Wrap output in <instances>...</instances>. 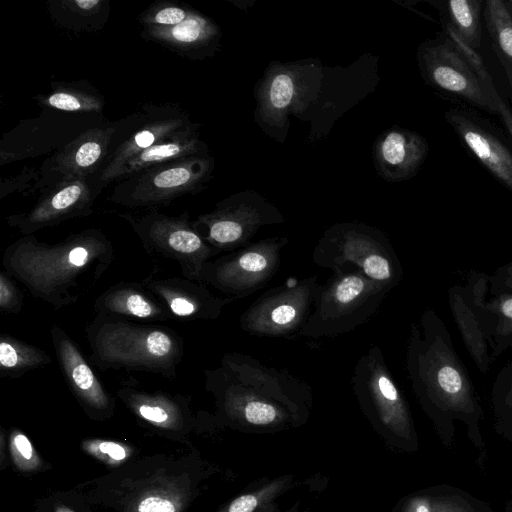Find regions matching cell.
Listing matches in <instances>:
<instances>
[{"label":"cell","mask_w":512,"mask_h":512,"mask_svg":"<svg viewBox=\"0 0 512 512\" xmlns=\"http://www.w3.org/2000/svg\"><path fill=\"white\" fill-rule=\"evenodd\" d=\"M404 512H431V500L429 495H420L411 498Z\"/></svg>","instance_id":"b9f144b4"},{"label":"cell","mask_w":512,"mask_h":512,"mask_svg":"<svg viewBox=\"0 0 512 512\" xmlns=\"http://www.w3.org/2000/svg\"><path fill=\"white\" fill-rule=\"evenodd\" d=\"M491 98L495 104V107L497 110V115H499L501 117L503 123L505 124L507 130L509 131V133L512 137V112H511V110L507 107L505 102L502 100V98L500 97L497 90H495L491 94Z\"/></svg>","instance_id":"60d3db41"},{"label":"cell","mask_w":512,"mask_h":512,"mask_svg":"<svg viewBox=\"0 0 512 512\" xmlns=\"http://www.w3.org/2000/svg\"><path fill=\"white\" fill-rule=\"evenodd\" d=\"M506 512H512V496L506 506Z\"/></svg>","instance_id":"f6af8a7d"},{"label":"cell","mask_w":512,"mask_h":512,"mask_svg":"<svg viewBox=\"0 0 512 512\" xmlns=\"http://www.w3.org/2000/svg\"><path fill=\"white\" fill-rule=\"evenodd\" d=\"M491 406L495 431L512 443V361L494 379Z\"/></svg>","instance_id":"f1b7e54d"},{"label":"cell","mask_w":512,"mask_h":512,"mask_svg":"<svg viewBox=\"0 0 512 512\" xmlns=\"http://www.w3.org/2000/svg\"><path fill=\"white\" fill-rule=\"evenodd\" d=\"M321 288L317 275L289 278L263 292L239 317L240 329L259 337L293 339L310 317Z\"/></svg>","instance_id":"ba28073f"},{"label":"cell","mask_w":512,"mask_h":512,"mask_svg":"<svg viewBox=\"0 0 512 512\" xmlns=\"http://www.w3.org/2000/svg\"><path fill=\"white\" fill-rule=\"evenodd\" d=\"M190 124L192 123L183 113L171 110L156 111L151 120L119 144L113 154L109 156L108 162L100 174L99 184L128 158L174 135Z\"/></svg>","instance_id":"603a6c76"},{"label":"cell","mask_w":512,"mask_h":512,"mask_svg":"<svg viewBox=\"0 0 512 512\" xmlns=\"http://www.w3.org/2000/svg\"><path fill=\"white\" fill-rule=\"evenodd\" d=\"M483 6L484 1L481 0H451L446 3V30L474 51L481 46Z\"/></svg>","instance_id":"83f0119b"},{"label":"cell","mask_w":512,"mask_h":512,"mask_svg":"<svg viewBox=\"0 0 512 512\" xmlns=\"http://www.w3.org/2000/svg\"><path fill=\"white\" fill-rule=\"evenodd\" d=\"M96 314L139 322H160L172 319L162 301L143 283L121 281L106 289L94 301Z\"/></svg>","instance_id":"44dd1931"},{"label":"cell","mask_w":512,"mask_h":512,"mask_svg":"<svg viewBox=\"0 0 512 512\" xmlns=\"http://www.w3.org/2000/svg\"><path fill=\"white\" fill-rule=\"evenodd\" d=\"M83 447L90 454L111 465L120 464L129 457V449L113 441L91 440L84 442Z\"/></svg>","instance_id":"e575fe53"},{"label":"cell","mask_w":512,"mask_h":512,"mask_svg":"<svg viewBox=\"0 0 512 512\" xmlns=\"http://www.w3.org/2000/svg\"><path fill=\"white\" fill-rule=\"evenodd\" d=\"M11 446L15 462H17L20 467H23L22 464L28 463L29 468H31V462L33 463L34 460L37 461L36 454L31 442L27 436L20 431H14L12 433Z\"/></svg>","instance_id":"74e56055"},{"label":"cell","mask_w":512,"mask_h":512,"mask_svg":"<svg viewBox=\"0 0 512 512\" xmlns=\"http://www.w3.org/2000/svg\"><path fill=\"white\" fill-rule=\"evenodd\" d=\"M447 122L478 161L512 191V153L475 116L459 108L445 113Z\"/></svg>","instance_id":"ac0fdd59"},{"label":"cell","mask_w":512,"mask_h":512,"mask_svg":"<svg viewBox=\"0 0 512 512\" xmlns=\"http://www.w3.org/2000/svg\"><path fill=\"white\" fill-rule=\"evenodd\" d=\"M52 363L41 348L10 334L0 335V377L17 379L24 374Z\"/></svg>","instance_id":"4316f807"},{"label":"cell","mask_w":512,"mask_h":512,"mask_svg":"<svg viewBox=\"0 0 512 512\" xmlns=\"http://www.w3.org/2000/svg\"><path fill=\"white\" fill-rule=\"evenodd\" d=\"M351 384L358 401L371 417L399 439L414 441L408 404L377 345H371L358 359Z\"/></svg>","instance_id":"4fadbf2b"},{"label":"cell","mask_w":512,"mask_h":512,"mask_svg":"<svg viewBox=\"0 0 512 512\" xmlns=\"http://www.w3.org/2000/svg\"><path fill=\"white\" fill-rule=\"evenodd\" d=\"M204 378L224 415L243 425L273 427L293 421L311 400L307 381L245 353H225L217 367L204 370Z\"/></svg>","instance_id":"3957f363"},{"label":"cell","mask_w":512,"mask_h":512,"mask_svg":"<svg viewBox=\"0 0 512 512\" xmlns=\"http://www.w3.org/2000/svg\"><path fill=\"white\" fill-rule=\"evenodd\" d=\"M405 368L412 390L443 444H452L455 424L460 422L483 463L486 447L481 431L482 406L448 328L431 308L411 324Z\"/></svg>","instance_id":"6da1fadb"},{"label":"cell","mask_w":512,"mask_h":512,"mask_svg":"<svg viewBox=\"0 0 512 512\" xmlns=\"http://www.w3.org/2000/svg\"><path fill=\"white\" fill-rule=\"evenodd\" d=\"M510 13L512 14V0L505 1Z\"/></svg>","instance_id":"bcb514c9"},{"label":"cell","mask_w":512,"mask_h":512,"mask_svg":"<svg viewBox=\"0 0 512 512\" xmlns=\"http://www.w3.org/2000/svg\"><path fill=\"white\" fill-rule=\"evenodd\" d=\"M96 188H91L87 177L52 185L28 211L12 215L8 224L23 236L58 225L66 220L90 215Z\"/></svg>","instance_id":"5bb4252c"},{"label":"cell","mask_w":512,"mask_h":512,"mask_svg":"<svg viewBox=\"0 0 512 512\" xmlns=\"http://www.w3.org/2000/svg\"><path fill=\"white\" fill-rule=\"evenodd\" d=\"M464 288L488 339L494 362L504 352L512 350V293L489 297V275L478 271L469 273Z\"/></svg>","instance_id":"e0dca14e"},{"label":"cell","mask_w":512,"mask_h":512,"mask_svg":"<svg viewBox=\"0 0 512 512\" xmlns=\"http://www.w3.org/2000/svg\"><path fill=\"white\" fill-rule=\"evenodd\" d=\"M44 102L46 105L68 112L96 110L100 103L96 97H90L71 88H58L49 94Z\"/></svg>","instance_id":"d6a6232c"},{"label":"cell","mask_w":512,"mask_h":512,"mask_svg":"<svg viewBox=\"0 0 512 512\" xmlns=\"http://www.w3.org/2000/svg\"><path fill=\"white\" fill-rule=\"evenodd\" d=\"M212 170L207 153L159 164L118 180L109 200L131 209L168 205L202 190Z\"/></svg>","instance_id":"52a82bcc"},{"label":"cell","mask_w":512,"mask_h":512,"mask_svg":"<svg viewBox=\"0 0 512 512\" xmlns=\"http://www.w3.org/2000/svg\"><path fill=\"white\" fill-rule=\"evenodd\" d=\"M428 154V144L418 133L393 127L383 132L374 145L378 173L390 182L411 178Z\"/></svg>","instance_id":"ffe728a7"},{"label":"cell","mask_w":512,"mask_h":512,"mask_svg":"<svg viewBox=\"0 0 512 512\" xmlns=\"http://www.w3.org/2000/svg\"><path fill=\"white\" fill-rule=\"evenodd\" d=\"M448 304L466 350L478 371L486 374L493 363L490 344L463 285L455 284L449 288Z\"/></svg>","instance_id":"cb8c5ba5"},{"label":"cell","mask_w":512,"mask_h":512,"mask_svg":"<svg viewBox=\"0 0 512 512\" xmlns=\"http://www.w3.org/2000/svg\"><path fill=\"white\" fill-rule=\"evenodd\" d=\"M116 128L88 130L77 137L44 167L42 175L50 186L59 182L88 177L109 156V147Z\"/></svg>","instance_id":"d6986e66"},{"label":"cell","mask_w":512,"mask_h":512,"mask_svg":"<svg viewBox=\"0 0 512 512\" xmlns=\"http://www.w3.org/2000/svg\"><path fill=\"white\" fill-rule=\"evenodd\" d=\"M142 283L166 306L172 319L182 321L215 320L234 298L213 294L203 282L179 276L152 273Z\"/></svg>","instance_id":"9a60e30c"},{"label":"cell","mask_w":512,"mask_h":512,"mask_svg":"<svg viewBox=\"0 0 512 512\" xmlns=\"http://www.w3.org/2000/svg\"><path fill=\"white\" fill-rule=\"evenodd\" d=\"M493 50L504 69V72L506 74V77L512 90V66L504 59V57L498 52L496 48L493 47Z\"/></svg>","instance_id":"7bdbcfd3"},{"label":"cell","mask_w":512,"mask_h":512,"mask_svg":"<svg viewBox=\"0 0 512 512\" xmlns=\"http://www.w3.org/2000/svg\"><path fill=\"white\" fill-rule=\"evenodd\" d=\"M312 259L317 266L331 270L354 267L390 289L403 279V267L388 237L365 223L342 222L327 228Z\"/></svg>","instance_id":"8992f818"},{"label":"cell","mask_w":512,"mask_h":512,"mask_svg":"<svg viewBox=\"0 0 512 512\" xmlns=\"http://www.w3.org/2000/svg\"><path fill=\"white\" fill-rule=\"evenodd\" d=\"M150 255H158L179 264L182 275L201 282L206 262L220 254L196 231L188 213L168 216L153 210L137 216L120 214Z\"/></svg>","instance_id":"9c48e42d"},{"label":"cell","mask_w":512,"mask_h":512,"mask_svg":"<svg viewBox=\"0 0 512 512\" xmlns=\"http://www.w3.org/2000/svg\"><path fill=\"white\" fill-rule=\"evenodd\" d=\"M197 125L190 124L174 135L125 160L102 183L120 180L150 167L186 157L206 154Z\"/></svg>","instance_id":"7402d4cb"},{"label":"cell","mask_w":512,"mask_h":512,"mask_svg":"<svg viewBox=\"0 0 512 512\" xmlns=\"http://www.w3.org/2000/svg\"><path fill=\"white\" fill-rule=\"evenodd\" d=\"M50 336L61 373L77 400L94 413L110 411L114 400L76 342L56 324L51 326Z\"/></svg>","instance_id":"2e32d148"},{"label":"cell","mask_w":512,"mask_h":512,"mask_svg":"<svg viewBox=\"0 0 512 512\" xmlns=\"http://www.w3.org/2000/svg\"><path fill=\"white\" fill-rule=\"evenodd\" d=\"M285 221L282 213L259 193L242 191L218 202L214 210L192 223L200 236L219 253L250 244L260 228Z\"/></svg>","instance_id":"7c38bea8"},{"label":"cell","mask_w":512,"mask_h":512,"mask_svg":"<svg viewBox=\"0 0 512 512\" xmlns=\"http://www.w3.org/2000/svg\"><path fill=\"white\" fill-rule=\"evenodd\" d=\"M483 16L493 47L512 66V14L505 1H484Z\"/></svg>","instance_id":"f546056e"},{"label":"cell","mask_w":512,"mask_h":512,"mask_svg":"<svg viewBox=\"0 0 512 512\" xmlns=\"http://www.w3.org/2000/svg\"><path fill=\"white\" fill-rule=\"evenodd\" d=\"M418 61L425 81L484 111L497 114L490 94L495 90L485 66L475 65L448 37L423 43Z\"/></svg>","instance_id":"8fae6325"},{"label":"cell","mask_w":512,"mask_h":512,"mask_svg":"<svg viewBox=\"0 0 512 512\" xmlns=\"http://www.w3.org/2000/svg\"><path fill=\"white\" fill-rule=\"evenodd\" d=\"M299 337L319 339L352 332L378 311L392 290L354 267L332 270Z\"/></svg>","instance_id":"5b68a950"},{"label":"cell","mask_w":512,"mask_h":512,"mask_svg":"<svg viewBox=\"0 0 512 512\" xmlns=\"http://www.w3.org/2000/svg\"><path fill=\"white\" fill-rule=\"evenodd\" d=\"M489 286L490 295L512 293V261L489 275Z\"/></svg>","instance_id":"f35d334b"},{"label":"cell","mask_w":512,"mask_h":512,"mask_svg":"<svg viewBox=\"0 0 512 512\" xmlns=\"http://www.w3.org/2000/svg\"><path fill=\"white\" fill-rule=\"evenodd\" d=\"M4 270L0 272V311L3 314H18L24 304V295Z\"/></svg>","instance_id":"836d02e7"},{"label":"cell","mask_w":512,"mask_h":512,"mask_svg":"<svg viewBox=\"0 0 512 512\" xmlns=\"http://www.w3.org/2000/svg\"><path fill=\"white\" fill-rule=\"evenodd\" d=\"M56 512H74V511H72L71 509H69L67 507L61 506L56 509Z\"/></svg>","instance_id":"ee69618b"},{"label":"cell","mask_w":512,"mask_h":512,"mask_svg":"<svg viewBox=\"0 0 512 512\" xmlns=\"http://www.w3.org/2000/svg\"><path fill=\"white\" fill-rule=\"evenodd\" d=\"M112 242L99 229H85L50 244L25 235L8 245L2 266L32 295L60 310L77 303L114 260Z\"/></svg>","instance_id":"7a4b0ae2"},{"label":"cell","mask_w":512,"mask_h":512,"mask_svg":"<svg viewBox=\"0 0 512 512\" xmlns=\"http://www.w3.org/2000/svg\"><path fill=\"white\" fill-rule=\"evenodd\" d=\"M297 73L292 67L278 65L267 73L260 91V114L266 122H285L298 90Z\"/></svg>","instance_id":"484cf974"},{"label":"cell","mask_w":512,"mask_h":512,"mask_svg":"<svg viewBox=\"0 0 512 512\" xmlns=\"http://www.w3.org/2000/svg\"><path fill=\"white\" fill-rule=\"evenodd\" d=\"M138 512H176L175 505L166 498L160 496H149L144 498L138 505Z\"/></svg>","instance_id":"ab89813d"},{"label":"cell","mask_w":512,"mask_h":512,"mask_svg":"<svg viewBox=\"0 0 512 512\" xmlns=\"http://www.w3.org/2000/svg\"><path fill=\"white\" fill-rule=\"evenodd\" d=\"M147 38L183 51L207 47L219 36L217 26L208 18L189 10L187 18L171 27L145 26Z\"/></svg>","instance_id":"d4e9b609"},{"label":"cell","mask_w":512,"mask_h":512,"mask_svg":"<svg viewBox=\"0 0 512 512\" xmlns=\"http://www.w3.org/2000/svg\"><path fill=\"white\" fill-rule=\"evenodd\" d=\"M188 12L178 6L166 5L149 9L142 19L145 26L171 27L184 21Z\"/></svg>","instance_id":"d590c367"},{"label":"cell","mask_w":512,"mask_h":512,"mask_svg":"<svg viewBox=\"0 0 512 512\" xmlns=\"http://www.w3.org/2000/svg\"><path fill=\"white\" fill-rule=\"evenodd\" d=\"M287 236H273L250 243L205 263L201 282L236 301L264 288L279 270Z\"/></svg>","instance_id":"30bf717a"},{"label":"cell","mask_w":512,"mask_h":512,"mask_svg":"<svg viewBox=\"0 0 512 512\" xmlns=\"http://www.w3.org/2000/svg\"><path fill=\"white\" fill-rule=\"evenodd\" d=\"M277 489L278 483H273L260 491L241 495L230 503L227 512H254L269 496L273 495Z\"/></svg>","instance_id":"8d00e7d4"},{"label":"cell","mask_w":512,"mask_h":512,"mask_svg":"<svg viewBox=\"0 0 512 512\" xmlns=\"http://www.w3.org/2000/svg\"><path fill=\"white\" fill-rule=\"evenodd\" d=\"M54 5L50 12L58 24L80 30L95 27L97 13L104 10V2L100 0L60 1Z\"/></svg>","instance_id":"4dcf8cb0"},{"label":"cell","mask_w":512,"mask_h":512,"mask_svg":"<svg viewBox=\"0 0 512 512\" xmlns=\"http://www.w3.org/2000/svg\"><path fill=\"white\" fill-rule=\"evenodd\" d=\"M429 496L431 512H494L486 503L455 487H439Z\"/></svg>","instance_id":"1f68e13d"},{"label":"cell","mask_w":512,"mask_h":512,"mask_svg":"<svg viewBox=\"0 0 512 512\" xmlns=\"http://www.w3.org/2000/svg\"><path fill=\"white\" fill-rule=\"evenodd\" d=\"M90 361L102 371L148 372L173 379L184 356V341L173 329L96 314L85 326Z\"/></svg>","instance_id":"277c9868"}]
</instances>
